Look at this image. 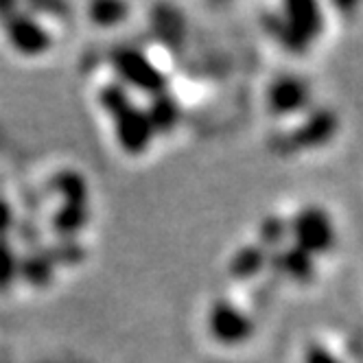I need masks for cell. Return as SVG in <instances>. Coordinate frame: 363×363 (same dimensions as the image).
I'll list each match as a JSON object with an SVG mask.
<instances>
[{"instance_id":"1","label":"cell","mask_w":363,"mask_h":363,"mask_svg":"<svg viewBox=\"0 0 363 363\" xmlns=\"http://www.w3.org/2000/svg\"><path fill=\"white\" fill-rule=\"evenodd\" d=\"M101 106L112 114L118 145L127 153H140L149 147L155 127L147 112L134 108V103L127 99L125 90H121L118 86L106 88L101 94Z\"/></svg>"},{"instance_id":"2","label":"cell","mask_w":363,"mask_h":363,"mask_svg":"<svg viewBox=\"0 0 363 363\" xmlns=\"http://www.w3.org/2000/svg\"><path fill=\"white\" fill-rule=\"evenodd\" d=\"M324 29L322 9L315 3L284 5V24H280V40L296 55H304Z\"/></svg>"},{"instance_id":"3","label":"cell","mask_w":363,"mask_h":363,"mask_svg":"<svg viewBox=\"0 0 363 363\" xmlns=\"http://www.w3.org/2000/svg\"><path fill=\"white\" fill-rule=\"evenodd\" d=\"M289 230L296 241V247L304 250L311 256L330 252L337 241L330 217L322 208H318V206L302 208L289 223Z\"/></svg>"},{"instance_id":"4","label":"cell","mask_w":363,"mask_h":363,"mask_svg":"<svg viewBox=\"0 0 363 363\" xmlns=\"http://www.w3.org/2000/svg\"><path fill=\"white\" fill-rule=\"evenodd\" d=\"M208 330L219 344L239 346L252 337L254 322L232 302L217 300L208 311Z\"/></svg>"},{"instance_id":"5","label":"cell","mask_w":363,"mask_h":363,"mask_svg":"<svg viewBox=\"0 0 363 363\" xmlns=\"http://www.w3.org/2000/svg\"><path fill=\"white\" fill-rule=\"evenodd\" d=\"M116 70L129 86H136L138 90L147 92H160L164 86V77L160 68L155 66L147 55L134 48H121L114 55Z\"/></svg>"},{"instance_id":"6","label":"cell","mask_w":363,"mask_h":363,"mask_svg":"<svg viewBox=\"0 0 363 363\" xmlns=\"http://www.w3.org/2000/svg\"><path fill=\"white\" fill-rule=\"evenodd\" d=\"M340 129V121L330 110H318L313 114H308L300 127H296L294 132L284 140V149L287 151H298V149H315L326 145Z\"/></svg>"},{"instance_id":"7","label":"cell","mask_w":363,"mask_h":363,"mask_svg":"<svg viewBox=\"0 0 363 363\" xmlns=\"http://www.w3.org/2000/svg\"><path fill=\"white\" fill-rule=\"evenodd\" d=\"M311 101V88L304 79L294 74H284L269 86L267 103L276 116H289L304 110Z\"/></svg>"},{"instance_id":"8","label":"cell","mask_w":363,"mask_h":363,"mask_svg":"<svg viewBox=\"0 0 363 363\" xmlns=\"http://www.w3.org/2000/svg\"><path fill=\"white\" fill-rule=\"evenodd\" d=\"M9 42L20 50L22 55H42L50 46L48 33L40 27V24L27 16L16 18L7 27Z\"/></svg>"},{"instance_id":"9","label":"cell","mask_w":363,"mask_h":363,"mask_svg":"<svg viewBox=\"0 0 363 363\" xmlns=\"http://www.w3.org/2000/svg\"><path fill=\"white\" fill-rule=\"evenodd\" d=\"M274 265L296 282H308L311 278L315 276V265H313V258L311 254H306L300 247H287L276 254L274 258Z\"/></svg>"},{"instance_id":"10","label":"cell","mask_w":363,"mask_h":363,"mask_svg":"<svg viewBox=\"0 0 363 363\" xmlns=\"http://www.w3.org/2000/svg\"><path fill=\"white\" fill-rule=\"evenodd\" d=\"M267 263V254H265V247H243L237 256L235 261H232V267L230 272L239 276V278H245V276H254L263 269V265Z\"/></svg>"},{"instance_id":"11","label":"cell","mask_w":363,"mask_h":363,"mask_svg":"<svg viewBox=\"0 0 363 363\" xmlns=\"http://www.w3.org/2000/svg\"><path fill=\"white\" fill-rule=\"evenodd\" d=\"M291 235V230L287 223H282L280 219H267L263 223V230H261V239H263V247H278V243Z\"/></svg>"},{"instance_id":"12","label":"cell","mask_w":363,"mask_h":363,"mask_svg":"<svg viewBox=\"0 0 363 363\" xmlns=\"http://www.w3.org/2000/svg\"><path fill=\"white\" fill-rule=\"evenodd\" d=\"M90 11L99 24H103V27H112V24H116L125 18L127 7H123V5H94Z\"/></svg>"},{"instance_id":"13","label":"cell","mask_w":363,"mask_h":363,"mask_svg":"<svg viewBox=\"0 0 363 363\" xmlns=\"http://www.w3.org/2000/svg\"><path fill=\"white\" fill-rule=\"evenodd\" d=\"M304 363H342V361L322 346H311L304 354Z\"/></svg>"}]
</instances>
